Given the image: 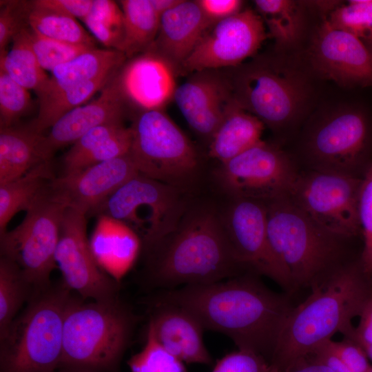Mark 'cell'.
I'll return each instance as SVG.
<instances>
[{"label":"cell","instance_id":"cell-1","mask_svg":"<svg viewBox=\"0 0 372 372\" xmlns=\"http://www.w3.org/2000/svg\"><path fill=\"white\" fill-rule=\"evenodd\" d=\"M247 272L219 282L164 290L156 301L184 308L205 329L228 336L238 349L254 352L269 363L293 306L290 293L265 285Z\"/></svg>","mask_w":372,"mask_h":372},{"label":"cell","instance_id":"cell-2","mask_svg":"<svg viewBox=\"0 0 372 372\" xmlns=\"http://www.w3.org/2000/svg\"><path fill=\"white\" fill-rule=\"evenodd\" d=\"M371 278L361 260L349 261L293 307L270 362L273 369L278 371L311 353L338 332L350 338L355 329L351 320L372 293Z\"/></svg>","mask_w":372,"mask_h":372},{"label":"cell","instance_id":"cell-3","mask_svg":"<svg viewBox=\"0 0 372 372\" xmlns=\"http://www.w3.org/2000/svg\"><path fill=\"white\" fill-rule=\"evenodd\" d=\"M144 251L147 282L164 290L214 283L249 272L234 255L222 220L208 209L183 218L173 233Z\"/></svg>","mask_w":372,"mask_h":372},{"label":"cell","instance_id":"cell-4","mask_svg":"<svg viewBox=\"0 0 372 372\" xmlns=\"http://www.w3.org/2000/svg\"><path fill=\"white\" fill-rule=\"evenodd\" d=\"M266 205L269 244L294 291L320 287L349 262L345 259L348 239L319 226L288 195Z\"/></svg>","mask_w":372,"mask_h":372},{"label":"cell","instance_id":"cell-5","mask_svg":"<svg viewBox=\"0 0 372 372\" xmlns=\"http://www.w3.org/2000/svg\"><path fill=\"white\" fill-rule=\"evenodd\" d=\"M67 305L59 369L76 372H114L129 346L136 322L118 298Z\"/></svg>","mask_w":372,"mask_h":372},{"label":"cell","instance_id":"cell-6","mask_svg":"<svg viewBox=\"0 0 372 372\" xmlns=\"http://www.w3.org/2000/svg\"><path fill=\"white\" fill-rule=\"evenodd\" d=\"M72 291L61 280L34 291L0 337V372H56Z\"/></svg>","mask_w":372,"mask_h":372},{"label":"cell","instance_id":"cell-7","mask_svg":"<svg viewBox=\"0 0 372 372\" xmlns=\"http://www.w3.org/2000/svg\"><path fill=\"white\" fill-rule=\"evenodd\" d=\"M372 130L361 109L342 107L313 118L300 146L304 169L362 178L371 163Z\"/></svg>","mask_w":372,"mask_h":372},{"label":"cell","instance_id":"cell-8","mask_svg":"<svg viewBox=\"0 0 372 372\" xmlns=\"http://www.w3.org/2000/svg\"><path fill=\"white\" fill-rule=\"evenodd\" d=\"M226 70L233 100L264 125L283 130L300 118L309 86L298 71L267 60L253 61Z\"/></svg>","mask_w":372,"mask_h":372},{"label":"cell","instance_id":"cell-9","mask_svg":"<svg viewBox=\"0 0 372 372\" xmlns=\"http://www.w3.org/2000/svg\"><path fill=\"white\" fill-rule=\"evenodd\" d=\"M184 209L179 188L138 174L91 214L108 216L127 224L141 237L145 251L176 229Z\"/></svg>","mask_w":372,"mask_h":372},{"label":"cell","instance_id":"cell-10","mask_svg":"<svg viewBox=\"0 0 372 372\" xmlns=\"http://www.w3.org/2000/svg\"><path fill=\"white\" fill-rule=\"evenodd\" d=\"M68 207L50 184L21 223L0 234L1 256L21 269L34 291L52 283L50 275L57 267L55 254Z\"/></svg>","mask_w":372,"mask_h":372},{"label":"cell","instance_id":"cell-11","mask_svg":"<svg viewBox=\"0 0 372 372\" xmlns=\"http://www.w3.org/2000/svg\"><path fill=\"white\" fill-rule=\"evenodd\" d=\"M130 127V153L140 174L179 189L191 180L198 165L197 152L163 110L137 113Z\"/></svg>","mask_w":372,"mask_h":372},{"label":"cell","instance_id":"cell-12","mask_svg":"<svg viewBox=\"0 0 372 372\" xmlns=\"http://www.w3.org/2000/svg\"><path fill=\"white\" fill-rule=\"evenodd\" d=\"M362 178L303 169L289 194L325 230L346 239L361 233L358 197Z\"/></svg>","mask_w":372,"mask_h":372},{"label":"cell","instance_id":"cell-13","mask_svg":"<svg viewBox=\"0 0 372 372\" xmlns=\"http://www.w3.org/2000/svg\"><path fill=\"white\" fill-rule=\"evenodd\" d=\"M300 171L290 154L261 140L221 164L218 175L225 191L234 198L267 203L289 195Z\"/></svg>","mask_w":372,"mask_h":372},{"label":"cell","instance_id":"cell-14","mask_svg":"<svg viewBox=\"0 0 372 372\" xmlns=\"http://www.w3.org/2000/svg\"><path fill=\"white\" fill-rule=\"evenodd\" d=\"M222 223L234 255L248 271L269 278L287 293L294 291L289 273L269 244L266 203L234 198Z\"/></svg>","mask_w":372,"mask_h":372},{"label":"cell","instance_id":"cell-15","mask_svg":"<svg viewBox=\"0 0 372 372\" xmlns=\"http://www.w3.org/2000/svg\"><path fill=\"white\" fill-rule=\"evenodd\" d=\"M267 36L257 12L242 9L206 32L182 65L180 74L236 68L255 54Z\"/></svg>","mask_w":372,"mask_h":372},{"label":"cell","instance_id":"cell-16","mask_svg":"<svg viewBox=\"0 0 372 372\" xmlns=\"http://www.w3.org/2000/svg\"><path fill=\"white\" fill-rule=\"evenodd\" d=\"M63 283L83 299L105 301L117 298L118 283L97 265L87 236L86 214L68 207L55 254Z\"/></svg>","mask_w":372,"mask_h":372},{"label":"cell","instance_id":"cell-17","mask_svg":"<svg viewBox=\"0 0 372 372\" xmlns=\"http://www.w3.org/2000/svg\"><path fill=\"white\" fill-rule=\"evenodd\" d=\"M314 68L345 87L372 86V49L355 36L338 29L324 17L310 47Z\"/></svg>","mask_w":372,"mask_h":372},{"label":"cell","instance_id":"cell-18","mask_svg":"<svg viewBox=\"0 0 372 372\" xmlns=\"http://www.w3.org/2000/svg\"><path fill=\"white\" fill-rule=\"evenodd\" d=\"M231 100V83L224 69L189 74L177 86L173 99L193 131L209 142Z\"/></svg>","mask_w":372,"mask_h":372},{"label":"cell","instance_id":"cell-19","mask_svg":"<svg viewBox=\"0 0 372 372\" xmlns=\"http://www.w3.org/2000/svg\"><path fill=\"white\" fill-rule=\"evenodd\" d=\"M138 174L129 152L76 172L54 177L50 185L68 207L87 214Z\"/></svg>","mask_w":372,"mask_h":372},{"label":"cell","instance_id":"cell-20","mask_svg":"<svg viewBox=\"0 0 372 372\" xmlns=\"http://www.w3.org/2000/svg\"><path fill=\"white\" fill-rule=\"evenodd\" d=\"M175 68L159 55L146 51L127 59L117 73L128 107L137 113L163 110L177 87Z\"/></svg>","mask_w":372,"mask_h":372},{"label":"cell","instance_id":"cell-21","mask_svg":"<svg viewBox=\"0 0 372 372\" xmlns=\"http://www.w3.org/2000/svg\"><path fill=\"white\" fill-rule=\"evenodd\" d=\"M117 73L96 99L61 116L48 133L43 135L41 148L45 161H51L58 149L74 144L92 129L107 123L124 121L128 107L119 86Z\"/></svg>","mask_w":372,"mask_h":372},{"label":"cell","instance_id":"cell-22","mask_svg":"<svg viewBox=\"0 0 372 372\" xmlns=\"http://www.w3.org/2000/svg\"><path fill=\"white\" fill-rule=\"evenodd\" d=\"M148 324L158 343L184 363L210 364L203 339L205 330L198 318L179 306L154 302Z\"/></svg>","mask_w":372,"mask_h":372},{"label":"cell","instance_id":"cell-23","mask_svg":"<svg viewBox=\"0 0 372 372\" xmlns=\"http://www.w3.org/2000/svg\"><path fill=\"white\" fill-rule=\"evenodd\" d=\"M214 24L196 1L181 0L161 17L151 51L170 63L180 74L182 65Z\"/></svg>","mask_w":372,"mask_h":372},{"label":"cell","instance_id":"cell-24","mask_svg":"<svg viewBox=\"0 0 372 372\" xmlns=\"http://www.w3.org/2000/svg\"><path fill=\"white\" fill-rule=\"evenodd\" d=\"M96 218L89 238L92 253L101 270L119 283L143 250L142 240L122 221L105 215H99Z\"/></svg>","mask_w":372,"mask_h":372},{"label":"cell","instance_id":"cell-25","mask_svg":"<svg viewBox=\"0 0 372 372\" xmlns=\"http://www.w3.org/2000/svg\"><path fill=\"white\" fill-rule=\"evenodd\" d=\"M118 50L94 48L56 67L37 95L39 102L60 92L120 70L127 61Z\"/></svg>","mask_w":372,"mask_h":372},{"label":"cell","instance_id":"cell-26","mask_svg":"<svg viewBox=\"0 0 372 372\" xmlns=\"http://www.w3.org/2000/svg\"><path fill=\"white\" fill-rule=\"evenodd\" d=\"M264 124L235 101L229 104L223 121L209 141V156L223 164L260 141Z\"/></svg>","mask_w":372,"mask_h":372},{"label":"cell","instance_id":"cell-27","mask_svg":"<svg viewBox=\"0 0 372 372\" xmlns=\"http://www.w3.org/2000/svg\"><path fill=\"white\" fill-rule=\"evenodd\" d=\"M43 134L25 127L0 128V184L17 178L45 161Z\"/></svg>","mask_w":372,"mask_h":372},{"label":"cell","instance_id":"cell-28","mask_svg":"<svg viewBox=\"0 0 372 372\" xmlns=\"http://www.w3.org/2000/svg\"><path fill=\"white\" fill-rule=\"evenodd\" d=\"M55 176L51 161L37 165L21 176L0 184V234L21 211H27L48 188Z\"/></svg>","mask_w":372,"mask_h":372},{"label":"cell","instance_id":"cell-29","mask_svg":"<svg viewBox=\"0 0 372 372\" xmlns=\"http://www.w3.org/2000/svg\"><path fill=\"white\" fill-rule=\"evenodd\" d=\"M118 4L123 17L121 52L128 59L151 47L158 32L161 17L150 0H121Z\"/></svg>","mask_w":372,"mask_h":372},{"label":"cell","instance_id":"cell-30","mask_svg":"<svg viewBox=\"0 0 372 372\" xmlns=\"http://www.w3.org/2000/svg\"><path fill=\"white\" fill-rule=\"evenodd\" d=\"M117 72L103 75L39 102L37 115L28 126L33 131L43 134L61 116L87 103L98 91L103 89Z\"/></svg>","mask_w":372,"mask_h":372},{"label":"cell","instance_id":"cell-31","mask_svg":"<svg viewBox=\"0 0 372 372\" xmlns=\"http://www.w3.org/2000/svg\"><path fill=\"white\" fill-rule=\"evenodd\" d=\"M25 21L39 35L61 42L96 46V39L76 19L26 1Z\"/></svg>","mask_w":372,"mask_h":372},{"label":"cell","instance_id":"cell-32","mask_svg":"<svg viewBox=\"0 0 372 372\" xmlns=\"http://www.w3.org/2000/svg\"><path fill=\"white\" fill-rule=\"evenodd\" d=\"M254 3L269 35L279 47H288L298 41L302 30L303 14L298 1L256 0Z\"/></svg>","mask_w":372,"mask_h":372},{"label":"cell","instance_id":"cell-33","mask_svg":"<svg viewBox=\"0 0 372 372\" xmlns=\"http://www.w3.org/2000/svg\"><path fill=\"white\" fill-rule=\"evenodd\" d=\"M26 27L14 39L10 50L0 54V70L17 83L38 95L49 79L33 53Z\"/></svg>","mask_w":372,"mask_h":372},{"label":"cell","instance_id":"cell-34","mask_svg":"<svg viewBox=\"0 0 372 372\" xmlns=\"http://www.w3.org/2000/svg\"><path fill=\"white\" fill-rule=\"evenodd\" d=\"M34 287L21 269L12 261L0 258V337L2 336L25 302H28Z\"/></svg>","mask_w":372,"mask_h":372},{"label":"cell","instance_id":"cell-35","mask_svg":"<svg viewBox=\"0 0 372 372\" xmlns=\"http://www.w3.org/2000/svg\"><path fill=\"white\" fill-rule=\"evenodd\" d=\"M83 21L92 36L105 48L121 51L123 17L118 3L110 0H94L89 14Z\"/></svg>","mask_w":372,"mask_h":372},{"label":"cell","instance_id":"cell-36","mask_svg":"<svg viewBox=\"0 0 372 372\" xmlns=\"http://www.w3.org/2000/svg\"><path fill=\"white\" fill-rule=\"evenodd\" d=\"M333 27L346 31L372 49V0H350L325 17Z\"/></svg>","mask_w":372,"mask_h":372},{"label":"cell","instance_id":"cell-37","mask_svg":"<svg viewBox=\"0 0 372 372\" xmlns=\"http://www.w3.org/2000/svg\"><path fill=\"white\" fill-rule=\"evenodd\" d=\"M127 364L131 372H187L184 362L158 343L149 324L143 349L131 357Z\"/></svg>","mask_w":372,"mask_h":372},{"label":"cell","instance_id":"cell-38","mask_svg":"<svg viewBox=\"0 0 372 372\" xmlns=\"http://www.w3.org/2000/svg\"><path fill=\"white\" fill-rule=\"evenodd\" d=\"M30 46L39 65L44 70L52 72L56 67L79 54L96 48L88 45L72 44L42 37L25 28Z\"/></svg>","mask_w":372,"mask_h":372},{"label":"cell","instance_id":"cell-39","mask_svg":"<svg viewBox=\"0 0 372 372\" xmlns=\"http://www.w3.org/2000/svg\"><path fill=\"white\" fill-rule=\"evenodd\" d=\"M125 127L124 121H116L97 126L78 139L63 158V174L76 172L82 161L108 139Z\"/></svg>","mask_w":372,"mask_h":372},{"label":"cell","instance_id":"cell-40","mask_svg":"<svg viewBox=\"0 0 372 372\" xmlns=\"http://www.w3.org/2000/svg\"><path fill=\"white\" fill-rule=\"evenodd\" d=\"M30 105L29 90L0 70V128L14 125Z\"/></svg>","mask_w":372,"mask_h":372},{"label":"cell","instance_id":"cell-41","mask_svg":"<svg viewBox=\"0 0 372 372\" xmlns=\"http://www.w3.org/2000/svg\"><path fill=\"white\" fill-rule=\"evenodd\" d=\"M26 1H1L0 3V54L15 37L28 26L25 21Z\"/></svg>","mask_w":372,"mask_h":372},{"label":"cell","instance_id":"cell-42","mask_svg":"<svg viewBox=\"0 0 372 372\" xmlns=\"http://www.w3.org/2000/svg\"><path fill=\"white\" fill-rule=\"evenodd\" d=\"M211 372H276L261 355L238 349L225 355L214 366Z\"/></svg>","mask_w":372,"mask_h":372},{"label":"cell","instance_id":"cell-43","mask_svg":"<svg viewBox=\"0 0 372 372\" xmlns=\"http://www.w3.org/2000/svg\"><path fill=\"white\" fill-rule=\"evenodd\" d=\"M358 214L364 238L361 257H364L372 250V161L362 177L358 197Z\"/></svg>","mask_w":372,"mask_h":372},{"label":"cell","instance_id":"cell-44","mask_svg":"<svg viewBox=\"0 0 372 372\" xmlns=\"http://www.w3.org/2000/svg\"><path fill=\"white\" fill-rule=\"evenodd\" d=\"M320 347L336 355L353 372H366L371 366L365 350L351 339L345 338L338 342L329 340Z\"/></svg>","mask_w":372,"mask_h":372},{"label":"cell","instance_id":"cell-45","mask_svg":"<svg viewBox=\"0 0 372 372\" xmlns=\"http://www.w3.org/2000/svg\"><path fill=\"white\" fill-rule=\"evenodd\" d=\"M94 0H33L36 6L52 10L83 21L89 14Z\"/></svg>","mask_w":372,"mask_h":372},{"label":"cell","instance_id":"cell-46","mask_svg":"<svg viewBox=\"0 0 372 372\" xmlns=\"http://www.w3.org/2000/svg\"><path fill=\"white\" fill-rule=\"evenodd\" d=\"M200 8L214 25L242 10L243 1L240 0H196Z\"/></svg>","mask_w":372,"mask_h":372},{"label":"cell","instance_id":"cell-47","mask_svg":"<svg viewBox=\"0 0 372 372\" xmlns=\"http://www.w3.org/2000/svg\"><path fill=\"white\" fill-rule=\"evenodd\" d=\"M358 316V325L349 339L361 347L372 345V293L364 302Z\"/></svg>","mask_w":372,"mask_h":372},{"label":"cell","instance_id":"cell-48","mask_svg":"<svg viewBox=\"0 0 372 372\" xmlns=\"http://www.w3.org/2000/svg\"><path fill=\"white\" fill-rule=\"evenodd\" d=\"M276 372H333L312 355L301 357Z\"/></svg>","mask_w":372,"mask_h":372},{"label":"cell","instance_id":"cell-49","mask_svg":"<svg viewBox=\"0 0 372 372\" xmlns=\"http://www.w3.org/2000/svg\"><path fill=\"white\" fill-rule=\"evenodd\" d=\"M309 355H312L318 360L326 364L333 372H353L336 355L322 347L317 348Z\"/></svg>","mask_w":372,"mask_h":372},{"label":"cell","instance_id":"cell-50","mask_svg":"<svg viewBox=\"0 0 372 372\" xmlns=\"http://www.w3.org/2000/svg\"><path fill=\"white\" fill-rule=\"evenodd\" d=\"M181 0H150L151 4L156 13L161 16L167 11L178 5Z\"/></svg>","mask_w":372,"mask_h":372},{"label":"cell","instance_id":"cell-51","mask_svg":"<svg viewBox=\"0 0 372 372\" xmlns=\"http://www.w3.org/2000/svg\"><path fill=\"white\" fill-rule=\"evenodd\" d=\"M360 260L366 272L372 277V250L367 256L361 257Z\"/></svg>","mask_w":372,"mask_h":372},{"label":"cell","instance_id":"cell-52","mask_svg":"<svg viewBox=\"0 0 372 372\" xmlns=\"http://www.w3.org/2000/svg\"><path fill=\"white\" fill-rule=\"evenodd\" d=\"M366 351L368 358L372 360V345L362 347Z\"/></svg>","mask_w":372,"mask_h":372},{"label":"cell","instance_id":"cell-53","mask_svg":"<svg viewBox=\"0 0 372 372\" xmlns=\"http://www.w3.org/2000/svg\"><path fill=\"white\" fill-rule=\"evenodd\" d=\"M56 372H76V371H72L63 369H57V371Z\"/></svg>","mask_w":372,"mask_h":372},{"label":"cell","instance_id":"cell-54","mask_svg":"<svg viewBox=\"0 0 372 372\" xmlns=\"http://www.w3.org/2000/svg\"><path fill=\"white\" fill-rule=\"evenodd\" d=\"M366 372H372V366L369 367V369L366 371Z\"/></svg>","mask_w":372,"mask_h":372}]
</instances>
